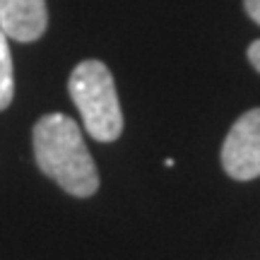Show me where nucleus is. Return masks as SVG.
Here are the masks:
<instances>
[{
    "label": "nucleus",
    "instance_id": "nucleus-4",
    "mask_svg": "<svg viewBox=\"0 0 260 260\" xmlns=\"http://www.w3.org/2000/svg\"><path fill=\"white\" fill-rule=\"evenodd\" d=\"M48 27L46 0H0V29L8 39L31 44Z\"/></svg>",
    "mask_w": 260,
    "mask_h": 260
},
{
    "label": "nucleus",
    "instance_id": "nucleus-3",
    "mask_svg": "<svg viewBox=\"0 0 260 260\" xmlns=\"http://www.w3.org/2000/svg\"><path fill=\"white\" fill-rule=\"evenodd\" d=\"M222 167L236 181L260 176V109H251L232 125L222 145Z\"/></svg>",
    "mask_w": 260,
    "mask_h": 260
},
{
    "label": "nucleus",
    "instance_id": "nucleus-7",
    "mask_svg": "<svg viewBox=\"0 0 260 260\" xmlns=\"http://www.w3.org/2000/svg\"><path fill=\"white\" fill-rule=\"evenodd\" d=\"M248 60H251V65L260 73V39L248 46Z\"/></svg>",
    "mask_w": 260,
    "mask_h": 260
},
{
    "label": "nucleus",
    "instance_id": "nucleus-6",
    "mask_svg": "<svg viewBox=\"0 0 260 260\" xmlns=\"http://www.w3.org/2000/svg\"><path fill=\"white\" fill-rule=\"evenodd\" d=\"M243 8H246V15L260 27V0H243Z\"/></svg>",
    "mask_w": 260,
    "mask_h": 260
},
{
    "label": "nucleus",
    "instance_id": "nucleus-5",
    "mask_svg": "<svg viewBox=\"0 0 260 260\" xmlns=\"http://www.w3.org/2000/svg\"><path fill=\"white\" fill-rule=\"evenodd\" d=\"M15 96V68H12V53H10L8 37L0 29V111H5Z\"/></svg>",
    "mask_w": 260,
    "mask_h": 260
},
{
    "label": "nucleus",
    "instance_id": "nucleus-2",
    "mask_svg": "<svg viewBox=\"0 0 260 260\" xmlns=\"http://www.w3.org/2000/svg\"><path fill=\"white\" fill-rule=\"evenodd\" d=\"M70 99L82 116L84 130L99 142H113L123 133V113L111 70L96 60L77 63L68 80Z\"/></svg>",
    "mask_w": 260,
    "mask_h": 260
},
{
    "label": "nucleus",
    "instance_id": "nucleus-1",
    "mask_svg": "<svg viewBox=\"0 0 260 260\" xmlns=\"http://www.w3.org/2000/svg\"><path fill=\"white\" fill-rule=\"evenodd\" d=\"M31 142L39 169L65 193L89 198L99 190V171L77 121L65 113H46L34 125Z\"/></svg>",
    "mask_w": 260,
    "mask_h": 260
}]
</instances>
